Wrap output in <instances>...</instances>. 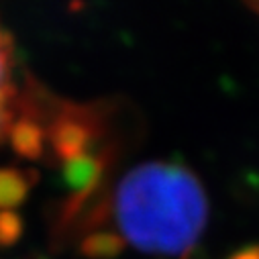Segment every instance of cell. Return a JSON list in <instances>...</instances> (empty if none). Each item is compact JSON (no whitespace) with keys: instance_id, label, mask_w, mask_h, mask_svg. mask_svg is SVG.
<instances>
[{"instance_id":"cell-1","label":"cell","mask_w":259,"mask_h":259,"mask_svg":"<svg viewBox=\"0 0 259 259\" xmlns=\"http://www.w3.org/2000/svg\"><path fill=\"white\" fill-rule=\"evenodd\" d=\"M112 214L118 235L135 249L182 257L200 241L208 223V198L186 165L159 159L126 171L114 190Z\"/></svg>"},{"instance_id":"cell-2","label":"cell","mask_w":259,"mask_h":259,"mask_svg":"<svg viewBox=\"0 0 259 259\" xmlns=\"http://www.w3.org/2000/svg\"><path fill=\"white\" fill-rule=\"evenodd\" d=\"M47 141L61 161L90 153V145L94 141V114L82 106L61 110L49 126Z\"/></svg>"},{"instance_id":"cell-3","label":"cell","mask_w":259,"mask_h":259,"mask_svg":"<svg viewBox=\"0 0 259 259\" xmlns=\"http://www.w3.org/2000/svg\"><path fill=\"white\" fill-rule=\"evenodd\" d=\"M102 174H104V163L92 153H84L80 157L63 161V167H61L63 184L70 188L76 200L90 196L94 188L100 184Z\"/></svg>"},{"instance_id":"cell-4","label":"cell","mask_w":259,"mask_h":259,"mask_svg":"<svg viewBox=\"0 0 259 259\" xmlns=\"http://www.w3.org/2000/svg\"><path fill=\"white\" fill-rule=\"evenodd\" d=\"M13 151L23 159H39L45 153L47 131L33 116H19L9 131Z\"/></svg>"},{"instance_id":"cell-5","label":"cell","mask_w":259,"mask_h":259,"mask_svg":"<svg viewBox=\"0 0 259 259\" xmlns=\"http://www.w3.org/2000/svg\"><path fill=\"white\" fill-rule=\"evenodd\" d=\"M31 176L19 167H0V210H15L31 192Z\"/></svg>"},{"instance_id":"cell-6","label":"cell","mask_w":259,"mask_h":259,"mask_svg":"<svg viewBox=\"0 0 259 259\" xmlns=\"http://www.w3.org/2000/svg\"><path fill=\"white\" fill-rule=\"evenodd\" d=\"M124 239L118 233L96 231L80 241V253L88 259H114L124 251Z\"/></svg>"},{"instance_id":"cell-7","label":"cell","mask_w":259,"mask_h":259,"mask_svg":"<svg viewBox=\"0 0 259 259\" xmlns=\"http://www.w3.org/2000/svg\"><path fill=\"white\" fill-rule=\"evenodd\" d=\"M13 70H15L13 39L3 27H0V100L3 102H15Z\"/></svg>"},{"instance_id":"cell-8","label":"cell","mask_w":259,"mask_h":259,"mask_svg":"<svg viewBox=\"0 0 259 259\" xmlns=\"http://www.w3.org/2000/svg\"><path fill=\"white\" fill-rule=\"evenodd\" d=\"M25 233V223L15 210H0V247L9 249L19 243Z\"/></svg>"},{"instance_id":"cell-9","label":"cell","mask_w":259,"mask_h":259,"mask_svg":"<svg viewBox=\"0 0 259 259\" xmlns=\"http://www.w3.org/2000/svg\"><path fill=\"white\" fill-rule=\"evenodd\" d=\"M229 259H259V245H249L233 253Z\"/></svg>"},{"instance_id":"cell-10","label":"cell","mask_w":259,"mask_h":259,"mask_svg":"<svg viewBox=\"0 0 259 259\" xmlns=\"http://www.w3.org/2000/svg\"><path fill=\"white\" fill-rule=\"evenodd\" d=\"M245 3H247V5H249V7L259 15V0H245Z\"/></svg>"}]
</instances>
